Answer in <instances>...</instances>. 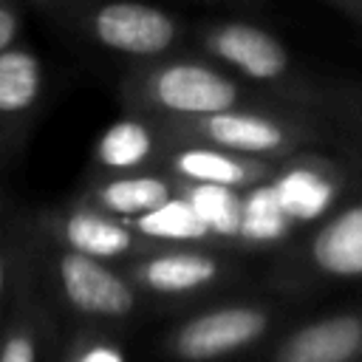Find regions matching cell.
Returning <instances> with one entry per match:
<instances>
[{
	"label": "cell",
	"mask_w": 362,
	"mask_h": 362,
	"mask_svg": "<svg viewBox=\"0 0 362 362\" xmlns=\"http://www.w3.org/2000/svg\"><path fill=\"white\" fill-rule=\"evenodd\" d=\"M34 240L42 249L40 255H34L28 243V263L31 269H40V277L51 286V291L59 297V303L68 311L82 317H102V320L127 317L133 311L136 305L133 288L102 260L68 252L40 238Z\"/></svg>",
	"instance_id": "1"
},
{
	"label": "cell",
	"mask_w": 362,
	"mask_h": 362,
	"mask_svg": "<svg viewBox=\"0 0 362 362\" xmlns=\"http://www.w3.org/2000/svg\"><path fill=\"white\" fill-rule=\"evenodd\" d=\"M42 88L45 74L34 48L20 40L0 51V153H11L23 144Z\"/></svg>",
	"instance_id": "2"
},
{
	"label": "cell",
	"mask_w": 362,
	"mask_h": 362,
	"mask_svg": "<svg viewBox=\"0 0 362 362\" xmlns=\"http://www.w3.org/2000/svg\"><path fill=\"white\" fill-rule=\"evenodd\" d=\"M40 226V240H48L54 246H62L68 252L93 257V260H113L130 252L133 235L130 229L93 209V206H71L62 212H45L37 221Z\"/></svg>",
	"instance_id": "3"
},
{
	"label": "cell",
	"mask_w": 362,
	"mask_h": 362,
	"mask_svg": "<svg viewBox=\"0 0 362 362\" xmlns=\"http://www.w3.org/2000/svg\"><path fill=\"white\" fill-rule=\"evenodd\" d=\"M93 37L124 54H158L173 42V23L144 3H105L90 17Z\"/></svg>",
	"instance_id": "4"
},
{
	"label": "cell",
	"mask_w": 362,
	"mask_h": 362,
	"mask_svg": "<svg viewBox=\"0 0 362 362\" xmlns=\"http://www.w3.org/2000/svg\"><path fill=\"white\" fill-rule=\"evenodd\" d=\"M153 96L173 110L212 113V110H223L235 99V88L212 71L195 65H175L153 79Z\"/></svg>",
	"instance_id": "5"
},
{
	"label": "cell",
	"mask_w": 362,
	"mask_h": 362,
	"mask_svg": "<svg viewBox=\"0 0 362 362\" xmlns=\"http://www.w3.org/2000/svg\"><path fill=\"white\" fill-rule=\"evenodd\" d=\"M263 331V317L246 308H229L206 314L189 322L178 337V354L187 359H206L223 351H232Z\"/></svg>",
	"instance_id": "6"
},
{
	"label": "cell",
	"mask_w": 362,
	"mask_h": 362,
	"mask_svg": "<svg viewBox=\"0 0 362 362\" xmlns=\"http://www.w3.org/2000/svg\"><path fill=\"white\" fill-rule=\"evenodd\" d=\"M48 359H51V320L34 288V280H28V291L23 294L11 320L0 331V362H48Z\"/></svg>",
	"instance_id": "7"
},
{
	"label": "cell",
	"mask_w": 362,
	"mask_h": 362,
	"mask_svg": "<svg viewBox=\"0 0 362 362\" xmlns=\"http://www.w3.org/2000/svg\"><path fill=\"white\" fill-rule=\"evenodd\" d=\"M362 345V322L354 317L322 320L294 334L283 348V362H345Z\"/></svg>",
	"instance_id": "8"
},
{
	"label": "cell",
	"mask_w": 362,
	"mask_h": 362,
	"mask_svg": "<svg viewBox=\"0 0 362 362\" xmlns=\"http://www.w3.org/2000/svg\"><path fill=\"white\" fill-rule=\"evenodd\" d=\"M218 51L240 65L246 74L269 79L286 68V54L283 48L263 31L249 28V25H229L218 34Z\"/></svg>",
	"instance_id": "9"
},
{
	"label": "cell",
	"mask_w": 362,
	"mask_h": 362,
	"mask_svg": "<svg viewBox=\"0 0 362 362\" xmlns=\"http://www.w3.org/2000/svg\"><path fill=\"white\" fill-rule=\"evenodd\" d=\"M167 201V184L147 175H122L105 181L93 192V209L105 215H122V218H139L144 212H153Z\"/></svg>",
	"instance_id": "10"
},
{
	"label": "cell",
	"mask_w": 362,
	"mask_h": 362,
	"mask_svg": "<svg viewBox=\"0 0 362 362\" xmlns=\"http://www.w3.org/2000/svg\"><path fill=\"white\" fill-rule=\"evenodd\" d=\"M314 257L322 269L337 274L362 272V206L348 209L320 232L314 243Z\"/></svg>",
	"instance_id": "11"
},
{
	"label": "cell",
	"mask_w": 362,
	"mask_h": 362,
	"mask_svg": "<svg viewBox=\"0 0 362 362\" xmlns=\"http://www.w3.org/2000/svg\"><path fill=\"white\" fill-rule=\"evenodd\" d=\"M28 235L23 223L0 221V331L28 291Z\"/></svg>",
	"instance_id": "12"
},
{
	"label": "cell",
	"mask_w": 362,
	"mask_h": 362,
	"mask_svg": "<svg viewBox=\"0 0 362 362\" xmlns=\"http://www.w3.org/2000/svg\"><path fill=\"white\" fill-rule=\"evenodd\" d=\"M150 153V133L133 119H122L105 130L96 144V158L107 170H130L141 164Z\"/></svg>",
	"instance_id": "13"
},
{
	"label": "cell",
	"mask_w": 362,
	"mask_h": 362,
	"mask_svg": "<svg viewBox=\"0 0 362 362\" xmlns=\"http://www.w3.org/2000/svg\"><path fill=\"white\" fill-rule=\"evenodd\" d=\"M215 274V263L209 257H192V255H167L156 257L141 269V277L150 288L158 291H181L192 288Z\"/></svg>",
	"instance_id": "14"
},
{
	"label": "cell",
	"mask_w": 362,
	"mask_h": 362,
	"mask_svg": "<svg viewBox=\"0 0 362 362\" xmlns=\"http://www.w3.org/2000/svg\"><path fill=\"white\" fill-rule=\"evenodd\" d=\"M277 204L280 209L294 218H314L317 212H322V206L331 201V187L308 170H294L288 173L277 187H274Z\"/></svg>",
	"instance_id": "15"
},
{
	"label": "cell",
	"mask_w": 362,
	"mask_h": 362,
	"mask_svg": "<svg viewBox=\"0 0 362 362\" xmlns=\"http://www.w3.org/2000/svg\"><path fill=\"white\" fill-rule=\"evenodd\" d=\"M136 229L150 238H198L206 232L204 221L195 215L189 201H164L153 212L136 218Z\"/></svg>",
	"instance_id": "16"
},
{
	"label": "cell",
	"mask_w": 362,
	"mask_h": 362,
	"mask_svg": "<svg viewBox=\"0 0 362 362\" xmlns=\"http://www.w3.org/2000/svg\"><path fill=\"white\" fill-rule=\"evenodd\" d=\"M212 139L240 150H269L280 144V130L255 116H215L209 122Z\"/></svg>",
	"instance_id": "17"
},
{
	"label": "cell",
	"mask_w": 362,
	"mask_h": 362,
	"mask_svg": "<svg viewBox=\"0 0 362 362\" xmlns=\"http://www.w3.org/2000/svg\"><path fill=\"white\" fill-rule=\"evenodd\" d=\"M189 206L204 221V226H212L218 232H238L240 229V206L232 192H226L218 184L198 187L189 198Z\"/></svg>",
	"instance_id": "18"
},
{
	"label": "cell",
	"mask_w": 362,
	"mask_h": 362,
	"mask_svg": "<svg viewBox=\"0 0 362 362\" xmlns=\"http://www.w3.org/2000/svg\"><path fill=\"white\" fill-rule=\"evenodd\" d=\"M240 229L257 240L277 238L286 229V212L280 209L274 189H257L249 198L246 212L240 215Z\"/></svg>",
	"instance_id": "19"
},
{
	"label": "cell",
	"mask_w": 362,
	"mask_h": 362,
	"mask_svg": "<svg viewBox=\"0 0 362 362\" xmlns=\"http://www.w3.org/2000/svg\"><path fill=\"white\" fill-rule=\"evenodd\" d=\"M178 167L187 173V175H195V178H204V181H212V184H235L243 178V170L218 156V153H204V150H189L178 158Z\"/></svg>",
	"instance_id": "20"
},
{
	"label": "cell",
	"mask_w": 362,
	"mask_h": 362,
	"mask_svg": "<svg viewBox=\"0 0 362 362\" xmlns=\"http://www.w3.org/2000/svg\"><path fill=\"white\" fill-rule=\"evenodd\" d=\"M23 37V8L17 0H0V51L20 42Z\"/></svg>",
	"instance_id": "21"
},
{
	"label": "cell",
	"mask_w": 362,
	"mask_h": 362,
	"mask_svg": "<svg viewBox=\"0 0 362 362\" xmlns=\"http://www.w3.org/2000/svg\"><path fill=\"white\" fill-rule=\"evenodd\" d=\"M65 362H124V356L119 348L107 342H88V345L74 348Z\"/></svg>",
	"instance_id": "22"
}]
</instances>
